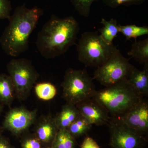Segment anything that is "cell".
<instances>
[{
	"label": "cell",
	"instance_id": "obj_1",
	"mask_svg": "<svg viewBox=\"0 0 148 148\" xmlns=\"http://www.w3.org/2000/svg\"><path fill=\"white\" fill-rule=\"evenodd\" d=\"M43 14L37 6L29 8L23 4L16 7L0 37V45L7 55L16 57L28 50L29 37Z\"/></svg>",
	"mask_w": 148,
	"mask_h": 148
},
{
	"label": "cell",
	"instance_id": "obj_2",
	"mask_svg": "<svg viewBox=\"0 0 148 148\" xmlns=\"http://www.w3.org/2000/svg\"><path fill=\"white\" fill-rule=\"evenodd\" d=\"M79 30L78 22L73 16L60 18L53 15L38 34L37 49L46 59L60 56L75 43Z\"/></svg>",
	"mask_w": 148,
	"mask_h": 148
},
{
	"label": "cell",
	"instance_id": "obj_3",
	"mask_svg": "<svg viewBox=\"0 0 148 148\" xmlns=\"http://www.w3.org/2000/svg\"><path fill=\"white\" fill-rule=\"evenodd\" d=\"M144 98L125 80L96 91L92 98L112 117L116 118L124 114Z\"/></svg>",
	"mask_w": 148,
	"mask_h": 148
},
{
	"label": "cell",
	"instance_id": "obj_4",
	"mask_svg": "<svg viewBox=\"0 0 148 148\" xmlns=\"http://www.w3.org/2000/svg\"><path fill=\"white\" fill-rule=\"evenodd\" d=\"M117 49L114 44H109L96 32L83 33L77 46L79 61L86 67L98 68Z\"/></svg>",
	"mask_w": 148,
	"mask_h": 148
},
{
	"label": "cell",
	"instance_id": "obj_5",
	"mask_svg": "<svg viewBox=\"0 0 148 148\" xmlns=\"http://www.w3.org/2000/svg\"><path fill=\"white\" fill-rule=\"evenodd\" d=\"M61 86L64 100L75 106L92 98L96 92L92 79L85 69L66 70Z\"/></svg>",
	"mask_w": 148,
	"mask_h": 148
},
{
	"label": "cell",
	"instance_id": "obj_6",
	"mask_svg": "<svg viewBox=\"0 0 148 148\" xmlns=\"http://www.w3.org/2000/svg\"><path fill=\"white\" fill-rule=\"evenodd\" d=\"M13 83L15 96L20 101L27 99L39 75L32 62L26 58H14L7 64Z\"/></svg>",
	"mask_w": 148,
	"mask_h": 148
},
{
	"label": "cell",
	"instance_id": "obj_7",
	"mask_svg": "<svg viewBox=\"0 0 148 148\" xmlns=\"http://www.w3.org/2000/svg\"><path fill=\"white\" fill-rule=\"evenodd\" d=\"M134 66L118 49L94 72L92 79L106 86L127 80Z\"/></svg>",
	"mask_w": 148,
	"mask_h": 148
},
{
	"label": "cell",
	"instance_id": "obj_8",
	"mask_svg": "<svg viewBox=\"0 0 148 148\" xmlns=\"http://www.w3.org/2000/svg\"><path fill=\"white\" fill-rule=\"evenodd\" d=\"M109 125L112 148H143L147 143L145 135L111 117Z\"/></svg>",
	"mask_w": 148,
	"mask_h": 148
},
{
	"label": "cell",
	"instance_id": "obj_9",
	"mask_svg": "<svg viewBox=\"0 0 148 148\" xmlns=\"http://www.w3.org/2000/svg\"><path fill=\"white\" fill-rule=\"evenodd\" d=\"M36 117L37 110L30 111L23 107L13 108L6 114L3 128L15 136H20L34 123Z\"/></svg>",
	"mask_w": 148,
	"mask_h": 148
},
{
	"label": "cell",
	"instance_id": "obj_10",
	"mask_svg": "<svg viewBox=\"0 0 148 148\" xmlns=\"http://www.w3.org/2000/svg\"><path fill=\"white\" fill-rule=\"evenodd\" d=\"M115 118L140 134L147 135L148 101L144 98L124 114Z\"/></svg>",
	"mask_w": 148,
	"mask_h": 148
},
{
	"label": "cell",
	"instance_id": "obj_11",
	"mask_svg": "<svg viewBox=\"0 0 148 148\" xmlns=\"http://www.w3.org/2000/svg\"><path fill=\"white\" fill-rule=\"evenodd\" d=\"M81 115L91 124L96 125H108L111 117L104 108L93 98H90L76 106Z\"/></svg>",
	"mask_w": 148,
	"mask_h": 148
},
{
	"label": "cell",
	"instance_id": "obj_12",
	"mask_svg": "<svg viewBox=\"0 0 148 148\" xmlns=\"http://www.w3.org/2000/svg\"><path fill=\"white\" fill-rule=\"evenodd\" d=\"M58 130L54 118L42 116L37 121L34 133L45 148H50Z\"/></svg>",
	"mask_w": 148,
	"mask_h": 148
},
{
	"label": "cell",
	"instance_id": "obj_13",
	"mask_svg": "<svg viewBox=\"0 0 148 148\" xmlns=\"http://www.w3.org/2000/svg\"><path fill=\"white\" fill-rule=\"evenodd\" d=\"M144 65L143 71L134 66L127 81L139 94L145 98L148 95V63Z\"/></svg>",
	"mask_w": 148,
	"mask_h": 148
},
{
	"label": "cell",
	"instance_id": "obj_14",
	"mask_svg": "<svg viewBox=\"0 0 148 148\" xmlns=\"http://www.w3.org/2000/svg\"><path fill=\"white\" fill-rule=\"evenodd\" d=\"M80 116L76 106L66 103L54 119L58 130L67 129Z\"/></svg>",
	"mask_w": 148,
	"mask_h": 148
},
{
	"label": "cell",
	"instance_id": "obj_15",
	"mask_svg": "<svg viewBox=\"0 0 148 148\" xmlns=\"http://www.w3.org/2000/svg\"><path fill=\"white\" fill-rule=\"evenodd\" d=\"M15 91L12 81L9 75L0 74V103L10 107L14 97Z\"/></svg>",
	"mask_w": 148,
	"mask_h": 148
},
{
	"label": "cell",
	"instance_id": "obj_16",
	"mask_svg": "<svg viewBox=\"0 0 148 148\" xmlns=\"http://www.w3.org/2000/svg\"><path fill=\"white\" fill-rule=\"evenodd\" d=\"M101 24L103 26L100 29V35L101 38L107 43L113 44L114 39L119 33V25L118 24L117 21L114 18L109 20L102 18Z\"/></svg>",
	"mask_w": 148,
	"mask_h": 148
},
{
	"label": "cell",
	"instance_id": "obj_17",
	"mask_svg": "<svg viewBox=\"0 0 148 148\" xmlns=\"http://www.w3.org/2000/svg\"><path fill=\"white\" fill-rule=\"evenodd\" d=\"M127 55L140 64L148 63V38L135 40L131 46Z\"/></svg>",
	"mask_w": 148,
	"mask_h": 148
},
{
	"label": "cell",
	"instance_id": "obj_18",
	"mask_svg": "<svg viewBox=\"0 0 148 148\" xmlns=\"http://www.w3.org/2000/svg\"><path fill=\"white\" fill-rule=\"evenodd\" d=\"M76 142L67 129L58 130L51 148H75Z\"/></svg>",
	"mask_w": 148,
	"mask_h": 148
},
{
	"label": "cell",
	"instance_id": "obj_19",
	"mask_svg": "<svg viewBox=\"0 0 148 148\" xmlns=\"http://www.w3.org/2000/svg\"><path fill=\"white\" fill-rule=\"evenodd\" d=\"M92 125L82 116H80L67 130L75 138L86 134L92 127Z\"/></svg>",
	"mask_w": 148,
	"mask_h": 148
},
{
	"label": "cell",
	"instance_id": "obj_20",
	"mask_svg": "<svg viewBox=\"0 0 148 148\" xmlns=\"http://www.w3.org/2000/svg\"><path fill=\"white\" fill-rule=\"evenodd\" d=\"M36 95L40 100L48 101L53 99L57 94V89L51 83L43 82L37 84L35 86Z\"/></svg>",
	"mask_w": 148,
	"mask_h": 148
},
{
	"label": "cell",
	"instance_id": "obj_21",
	"mask_svg": "<svg viewBox=\"0 0 148 148\" xmlns=\"http://www.w3.org/2000/svg\"><path fill=\"white\" fill-rule=\"evenodd\" d=\"M119 33L125 37L126 40L136 38L148 34L147 26H138L132 25H119Z\"/></svg>",
	"mask_w": 148,
	"mask_h": 148
},
{
	"label": "cell",
	"instance_id": "obj_22",
	"mask_svg": "<svg viewBox=\"0 0 148 148\" xmlns=\"http://www.w3.org/2000/svg\"><path fill=\"white\" fill-rule=\"evenodd\" d=\"M100 0H71V3L75 10L81 16L85 17L89 16L90 8L94 2Z\"/></svg>",
	"mask_w": 148,
	"mask_h": 148
},
{
	"label": "cell",
	"instance_id": "obj_23",
	"mask_svg": "<svg viewBox=\"0 0 148 148\" xmlns=\"http://www.w3.org/2000/svg\"><path fill=\"white\" fill-rule=\"evenodd\" d=\"M21 148H46L34 133L27 135L21 140Z\"/></svg>",
	"mask_w": 148,
	"mask_h": 148
},
{
	"label": "cell",
	"instance_id": "obj_24",
	"mask_svg": "<svg viewBox=\"0 0 148 148\" xmlns=\"http://www.w3.org/2000/svg\"><path fill=\"white\" fill-rule=\"evenodd\" d=\"M146 0H102L103 3L111 8H115L121 6L139 5Z\"/></svg>",
	"mask_w": 148,
	"mask_h": 148
},
{
	"label": "cell",
	"instance_id": "obj_25",
	"mask_svg": "<svg viewBox=\"0 0 148 148\" xmlns=\"http://www.w3.org/2000/svg\"><path fill=\"white\" fill-rule=\"evenodd\" d=\"M12 10L11 3L9 0H0V20L8 19Z\"/></svg>",
	"mask_w": 148,
	"mask_h": 148
},
{
	"label": "cell",
	"instance_id": "obj_26",
	"mask_svg": "<svg viewBox=\"0 0 148 148\" xmlns=\"http://www.w3.org/2000/svg\"><path fill=\"white\" fill-rule=\"evenodd\" d=\"M81 148H100L97 143L92 138L86 136L83 141Z\"/></svg>",
	"mask_w": 148,
	"mask_h": 148
},
{
	"label": "cell",
	"instance_id": "obj_27",
	"mask_svg": "<svg viewBox=\"0 0 148 148\" xmlns=\"http://www.w3.org/2000/svg\"><path fill=\"white\" fill-rule=\"evenodd\" d=\"M0 148H13L7 138L0 136Z\"/></svg>",
	"mask_w": 148,
	"mask_h": 148
},
{
	"label": "cell",
	"instance_id": "obj_28",
	"mask_svg": "<svg viewBox=\"0 0 148 148\" xmlns=\"http://www.w3.org/2000/svg\"><path fill=\"white\" fill-rule=\"evenodd\" d=\"M3 109V106L2 104L0 103V114L2 112Z\"/></svg>",
	"mask_w": 148,
	"mask_h": 148
},
{
	"label": "cell",
	"instance_id": "obj_29",
	"mask_svg": "<svg viewBox=\"0 0 148 148\" xmlns=\"http://www.w3.org/2000/svg\"><path fill=\"white\" fill-rule=\"evenodd\" d=\"M3 128H2V127H1L0 126V136H1V135H2V134Z\"/></svg>",
	"mask_w": 148,
	"mask_h": 148
},
{
	"label": "cell",
	"instance_id": "obj_30",
	"mask_svg": "<svg viewBox=\"0 0 148 148\" xmlns=\"http://www.w3.org/2000/svg\"></svg>",
	"mask_w": 148,
	"mask_h": 148
}]
</instances>
